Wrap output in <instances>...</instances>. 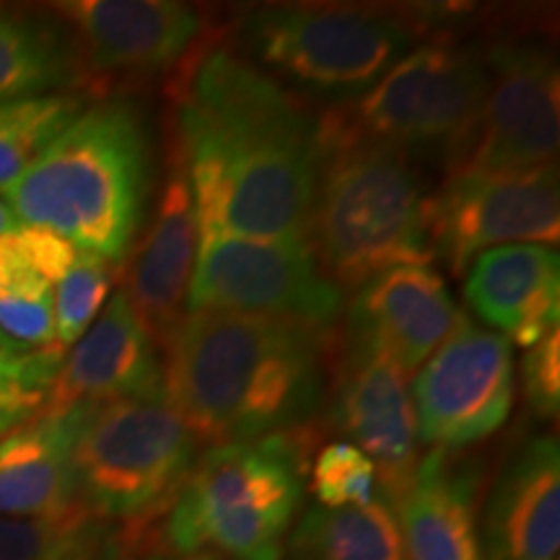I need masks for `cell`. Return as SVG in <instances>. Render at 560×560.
Returning <instances> with one entry per match:
<instances>
[{"mask_svg":"<svg viewBox=\"0 0 560 560\" xmlns=\"http://www.w3.org/2000/svg\"><path fill=\"white\" fill-rule=\"evenodd\" d=\"M170 91L172 143L190 182L200 242L310 240L319 115L213 37L172 75Z\"/></svg>","mask_w":560,"mask_h":560,"instance_id":"1","label":"cell"},{"mask_svg":"<svg viewBox=\"0 0 560 560\" xmlns=\"http://www.w3.org/2000/svg\"><path fill=\"white\" fill-rule=\"evenodd\" d=\"M338 330L231 312H185L164 355L166 400L202 446L310 425L325 405Z\"/></svg>","mask_w":560,"mask_h":560,"instance_id":"2","label":"cell"},{"mask_svg":"<svg viewBox=\"0 0 560 560\" xmlns=\"http://www.w3.org/2000/svg\"><path fill=\"white\" fill-rule=\"evenodd\" d=\"M151 192L149 125L136 104L112 96L83 107L0 200L24 226L52 231L122 268Z\"/></svg>","mask_w":560,"mask_h":560,"instance_id":"3","label":"cell"},{"mask_svg":"<svg viewBox=\"0 0 560 560\" xmlns=\"http://www.w3.org/2000/svg\"><path fill=\"white\" fill-rule=\"evenodd\" d=\"M322 161L310 215L314 257L338 289L359 291L405 265H431L423 179L412 159L330 128L319 117Z\"/></svg>","mask_w":560,"mask_h":560,"instance_id":"4","label":"cell"},{"mask_svg":"<svg viewBox=\"0 0 560 560\" xmlns=\"http://www.w3.org/2000/svg\"><path fill=\"white\" fill-rule=\"evenodd\" d=\"M314 436L301 429L206 450L166 509L177 556L280 560L304 499Z\"/></svg>","mask_w":560,"mask_h":560,"instance_id":"5","label":"cell"},{"mask_svg":"<svg viewBox=\"0 0 560 560\" xmlns=\"http://www.w3.org/2000/svg\"><path fill=\"white\" fill-rule=\"evenodd\" d=\"M423 11L276 3L242 19L244 58L280 86L355 100L423 37Z\"/></svg>","mask_w":560,"mask_h":560,"instance_id":"6","label":"cell"},{"mask_svg":"<svg viewBox=\"0 0 560 560\" xmlns=\"http://www.w3.org/2000/svg\"><path fill=\"white\" fill-rule=\"evenodd\" d=\"M202 454L166 397H138L89 410L73 446L79 503L136 537L170 509Z\"/></svg>","mask_w":560,"mask_h":560,"instance_id":"7","label":"cell"},{"mask_svg":"<svg viewBox=\"0 0 560 560\" xmlns=\"http://www.w3.org/2000/svg\"><path fill=\"white\" fill-rule=\"evenodd\" d=\"M488 89L486 47L439 32L412 47L355 100L322 117L346 136L418 156H444L478 112Z\"/></svg>","mask_w":560,"mask_h":560,"instance_id":"8","label":"cell"},{"mask_svg":"<svg viewBox=\"0 0 560 560\" xmlns=\"http://www.w3.org/2000/svg\"><path fill=\"white\" fill-rule=\"evenodd\" d=\"M488 89L470 125L444 153L446 177L524 172L556 164L560 75L540 42L499 39L486 47Z\"/></svg>","mask_w":560,"mask_h":560,"instance_id":"9","label":"cell"},{"mask_svg":"<svg viewBox=\"0 0 560 560\" xmlns=\"http://www.w3.org/2000/svg\"><path fill=\"white\" fill-rule=\"evenodd\" d=\"M66 21L75 58V94L112 100V91L177 70L213 37L200 9L174 0H68L52 5Z\"/></svg>","mask_w":560,"mask_h":560,"instance_id":"10","label":"cell"},{"mask_svg":"<svg viewBox=\"0 0 560 560\" xmlns=\"http://www.w3.org/2000/svg\"><path fill=\"white\" fill-rule=\"evenodd\" d=\"M185 312L257 314L338 330L346 293L322 270L310 240L219 236L200 242Z\"/></svg>","mask_w":560,"mask_h":560,"instance_id":"11","label":"cell"},{"mask_svg":"<svg viewBox=\"0 0 560 560\" xmlns=\"http://www.w3.org/2000/svg\"><path fill=\"white\" fill-rule=\"evenodd\" d=\"M433 260L465 276L482 252L506 244L556 247L560 236L558 164L524 172L444 177L425 202Z\"/></svg>","mask_w":560,"mask_h":560,"instance_id":"12","label":"cell"},{"mask_svg":"<svg viewBox=\"0 0 560 560\" xmlns=\"http://www.w3.org/2000/svg\"><path fill=\"white\" fill-rule=\"evenodd\" d=\"M418 439L462 452L493 436L514 405V353L499 332L462 317L410 384Z\"/></svg>","mask_w":560,"mask_h":560,"instance_id":"13","label":"cell"},{"mask_svg":"<svg viewBox=\"0 0 560 560\" xmlns=\"http://www.w3.org/2000/svg\"><path fill=\"white\" fill-rule=\"evenodd\" d=\"M327 423L374 462L376 493L392 506L420 462L410 384L387 355L338 332L327 382Z\"/></svg>","mask_w":560,"mask_h":560,"instance_id":"14","label":"cell"},{"mask_svg":"<svg viewBox=\"0 0 560 560\" xmlns=\"http://www.w3.org/2000/svg\"><path fill=\"white\" fill-rule=\"evenodd\" d=\"M136 240L120 268V291L161 350L185 317L200 240L190 182L172 140L153 215Z\"/></svg>","mask_w":560,"mask_h":560,"instance_id":"15","label":"cell"},{"mask_svg":"<svg viewBox=\"0 0 560 560\" xmlns=\"http://www.w3.org/2000/svg\"><path fill=\"white\" fill-rule=\"evenodd\" d=\"M138 397H166L164 355L117 291L83 338L68 348L39 412L94 410Z\"/></svg>","mask_w":560,"mask_h":560,"instance_id":"16","label":"cell"},{"mask_svg":"<svg viewBox=\"0 0 560 560\" xmlns=\"http://www.w3.org/2000/svg\"><path fill=\"white\" fill-rule=\"evenodd\" d=\"M462 310L431 265H405L371 278L353 293L340 335L387 355L405 374L450 338Z\"/></svg>","mask_w":560,"mask_h":560,"instance_id":"17","label":"cell"},{"mask_svg":"<svg viewBox=\"0 0 560 560\" xmlns=\"http://www.w3.org/2000/svg\"><path fill=\"white\" fill-rule=\"evenodd\" d=\"M482 560H558L560 450L552 433L529 436L495 475L478 520Z\"/></svg>","mask_w":560,"mask_h":560,"instance_id":"18","label":"cell"},{"mask_svg":"<svg viewBox=\"0 0 560 560\" xmlns=\"http://www.w3.org/2000/svg\"><path fill=\"white\" fill-rule=\"evenodd\" d=\"M470 310L511 346L532 348L560 330V257L545 244H506L482 252L467 268Z\"/></svg>","mask_w":560,"mask_h":560,"instance_id":"19","label":"cell"},{"mask_svg":"<svg viewBox=\"0 0 560 560\" xmlns=\"http://www.w3.org/2000/svg\"><path fill=\"white\" fill-rule=\"evenodd\" d=\"M478 467L459 452L420 454L395 503L405 560H482L478 540Z\"/></svg>","mask_w":560,"mask_h":560,"instance_id":"20","label":"cell"},{"mask_svg":"<svg viewBox=\"0 0 560 560\" xmlns=\"http://www.w3.org/2000/svg\"><path fill=\"white\" fill-rule=\"evenodd\" d=\"M89 410L37 412L0 436V516H55L81 506L73 446Z\"/></svg>","mask_w":560,"mask_h":560,"instance_id":"21","label":"cell"},{"mask_svg":"<svg viewBox=\"0 0 560 560\" xmlns=\"http://www.w3.org/2000/svg\"><path fill=\"white\" fill-rule=\"evenodd\" d=\"M75 252L52 231L24 223L0 236V332L32 350H62L55 340V285Z\"/></svg>","mask_w":560,"mask_h":560,"instance_id":"22","label":"cell"},{"mask_svg":"<svg viewBox=\"0 0 560 560\" xmlns=\"http://www.w3.org/2000/svg\"><path fill=\"white\" fill-rule=\"evenodd\" d=\"M280 560H405L395 506L380 493L355 509L314 503L293 524Z\"/></svg>","mask_w":560,"mask_h":560,"instance_id":"23","label":"cell"},{"mask_svg":"<svg viewBox=\"0 0 560 560\" xmlns=\"http://www.w3.org/2000/svg\"><path fill=\"white\" fill-rule=\"evenodd\" d=\"M75 81L66 30L0 5V102L75 94Z\"/></svg>","mask_w":560,"mask_h":560,"instance_id":"24","label":"cell"},{"mask_svg":"<svg viewBox=\"0 0 560 560\" xmlns=\"http://www.w3.org/2000/svg\"><path fill=\"white\" fill-rule=\"evenodd\" d=\"M136 537L83 506L55 516H0V560H130Z\"/></svg>","mask_w":560,"mask_h":560,"instance_id":"25","label":"cell"},{"mask_svg":"<svg viewBox=\"0 0 560 560\" xmlns=\"http://www.w3.org/2000/svg\"><path fill=\"white\" fill-rule=\"evenodd\" d=\"M86 107L81 94L0 102V190L16 182Z\"/></svg>","mask_w":560,"mask_h":560,"instance_id":"26","label":"cell"},{"mask_svg":"<svg viewBox=\"0 0 560 560\" xmlns=\"http://www.w3.org/2000/svg\"><path fill=\"white\" fill-rule=\"evenodd\" d=\"M120 278V265L104 260L94 252H75L66 276L55 285V340L68 350L94 325L104 304L109 301L112 285Z\"/></svg>","mask_w":560,"mask_h":560,"instance_id":"27","label":"cell"},{"mask_svg":"<svg viewBox=\"0 0 560 560\" xmlns=\"http://www.w3.org/2000/svg\"><path fill=\"white\" fill-rule=\"evenodd\" d=\"M66 350H32L0 332V436L37 416Z\"/></svg>","mask_w":560,"mask_h":560,"instance_id":"28","label":"cell"},{"mask_svg":"<svg viewBox=\"0 0 560 560\" xmlns=\"http://www.w3.org/2000/svg\"><path fill=\"white\" fill-rule=\"evenodd\" d=\"M310 470L312 493L322 509L366 506L376 495L374 462L348 441L322 446Z\"/></svg>","mask_w":560,"mask_h":560,"instance_id":"29","label":"cell"},{"mask_svg":"<svg viewBox=\"0 0 560 560\" xmlns=\"http://www.w3.org/2000/svg\"><path fill=\"white\" fill-rule=\"evenodd\" d=\"M524 402L537 418L550 420L560 410V330H552L527 350L522 361Z\"/></svg>","mask_w":560,"mask_h":560,"instance_id":"30","label":"cell"},{"mask_svg":"<svg viewBox=\"0 0 560 560\" xmlns=\"http://www.w3.org/2000/svg\"><path fill=\"white\" fill-rule=\"evenodd\" d=\"M19 226V221H16V215L11 213V208L5 206L3 200H0V236L5 234V231H11V229H16Z\"/></svg>","mask_w":560,"mask_h":560,"instance_id":"31","label":"cell"},{"mask_svg":"<svg viewBox=\"0 0 560 560\" xmlns=\"http://www.w3.org/2000/svg\"><path fill=\"white\" fill-rule=\"evenodd\" d=\"M143 560H213V558H202V556H177V552H156V556H149Z\"/></svg>","mask_w":560,"mask_h":560,"instance_id":"32","label":"cell"}]
</instances>
